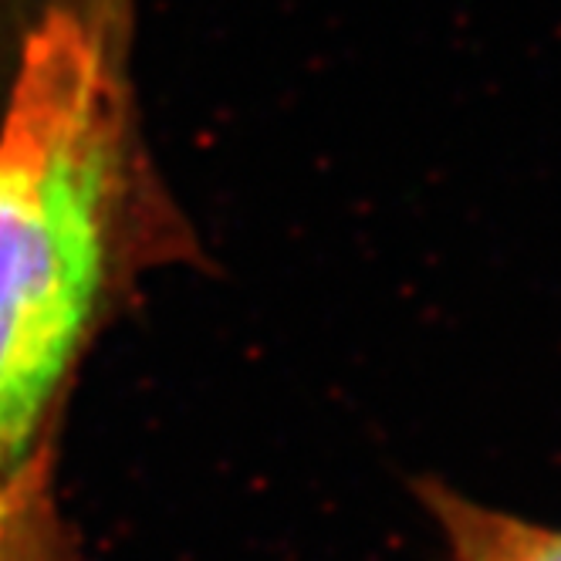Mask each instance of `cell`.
Instances as JSON below:
<instances>
[{"mask_svg": "<svg viewBox=\"0 0 561 561\" xmlns=\"http://www.w3.org/2000/svg\"><path fill=\"white\" fill-rule=\"evenodd\" d=\"M420 501L450 561H561V528L423 480Z\"/></svg>", "mask_w": 561, "mask_h": 561, "instance_id": "2", "label": "cell"}, {"mask_svg": "<svg viewBox=\"0 0 561 561\" xmlns=\"http://www.w3.org/2000/svg\"><path fill=\"white\" fill-rule=\"evenodd\" d=\"M48 4L68 8L78 18H85L108 37H123V21H126V0H48Z\"/></svg>", "mask_w": 561, "mask_h": 561, "instance_id": "4", "label": "cell"}, {"mask_svg": "<svg viewBox=\"0 0 561 561\" xmlns=\"http://www.w3.org/2000/svg\"><path fill=\"white\" fill-rule=\"evenodd\" d=\"M118 42L48 4L0 112V473L45 447L123 207Z\"/></svg>", "mask_w": 561, "mask_h": 561, "instance_id": "1", "label": "cell"}, {"mask_svg": "<svg viewBox=\"0 0 561 561\" xmlns=\"http://www.w3.org/2000/svg\"><path fill=\"white\" fill-rule=\"evenodd\" d=\"M0 561H68L48 444L0 473Z\"/></svg>", "mask_w": 561, "mask_h": 561, "instance_id": "3", "label": "cell"}]
</instances>
